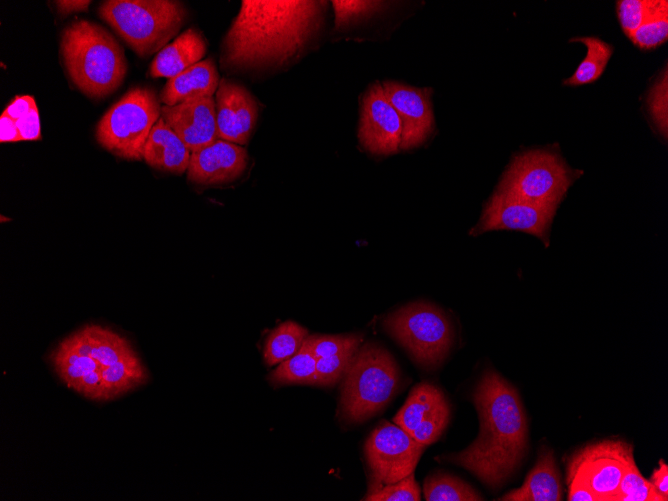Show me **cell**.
Listing matches in <instances>:
<instances>
[{"mask_svg": "<svg viewBox=\"0 0 668 501\" xmlns=\"http://www.w3.org/2000/svg\"><path fill=\"white\" fill-rule=\"evenodd\" d=\"M314 356H331L346 350L357 349L362 344L360 335H308L305 339Z\"/></svg>", "mask_w": 668, "mask_h": 501, "instance_id": "obj_31", "label": "cell"}, {"mask_svg": "<svg viewBox=\"0 0 668 501\" xmlns=\"http://www.w3.org/2000/svg\"><path fill=\"white\" fill-rule=\"evenodd\" d=\"M382 86L402 123L400 149L408 150L421 145L434 126L431 89L393 81L383 82Z\"/></svg>", "mask_w": 668, "mask_h": 501, "instance_id": "obj_16", "label": "cell"}, {"mask_svg": "<svg viewBox=\"0 0 668 501\" xmlns=\"http://www.w3.org/2000/svg\"><path fill=\"white\" fill-rule=\"evenodd\" d=\"M629 38L641 50H652L665 43L668 38L667 1H660L656 10Z\"/></svg>", "mask_w": 668, "mask_h": 501, "instance_id": "obj_27", "label": "cell"}, {"mask_svg": "<svg viewBox=\"0 0 668 501\" xmlns=\"http://www.w3.org/2000/svg\"><path fill=\"white\" fill-rule=\"evenodd\" d=\"M207 51V41L196 28H188L161 49L153 59L149 75L152 78H173L201 61Z\"/></svg>", "mask_w": 668, "mask_h": 501, "instance_id": "obj_20", "label": "cell"}, {"mask_svg": "<svg viewBox=\"0 0 668 501\" xmlns=\"http://www.w3.org/2000/svg\"><path fill=\"white\" fill-rule=\"evenodd\" d=\"M427 501H479L484 498L469 484L454 475L438 472L429 475L423 485Z\"/></svg>", "mask_w": 668, "mask_h": 501, "instance_id": "obj_26", "label": "cell"}, {"mask_svg": "<svg viewBox=\"0 0 668 501\" xmlns=\"http://www.w3.org/2000/svg\"><path fill=\"white\" fill-rule=\"evenodd\" d=\"M420 488L415 481L414 472L386 485L369 489L363 500L367 501H419Z\"/></svg>", "mask_w": 668, "mask_h": 501, "instance_id": "obj_29", "label": "cell"}, {"mask_svg": "<svg viewBox=\"0 0 668 501\" xmlns=\"http://www.w3.org/2000/svg\"><path fill=\"white\" fill-rule=\"evenodd\" d=\"M316 362L317 358L304 341L294 355L279 363L269 375V380L275 385L293 383L316 385Z\"/></svg>", "mask_w": 668, "mask_h": 501, "instance_id": "obj_25", "label": "cell"}, {"mask_svg": "<svg viewBox=\"0 0 668 501\" xmlns=\"http://www.w3.org/2000/svg\"><path fill=\"white\" fill-rule=\"evenodd\" d=\"M325 1L243 0L221 46V67L246 76L295 63L319 32Z\"/></svg>", "mask_w": 668, "mask_h": 501, "instance_id": "obj_1", "label": "cell"}, {"mask_svg": "<svg viewBox=\"0 0 668 501\" xmlns=\"http://www.w3.org/2000/svg\"><path fill=\"white\" fill-rule=\"evenodd\" d=\"M160 117L156 93L147 87L131 88L101 117L96 140L115 156L141 160L146 140Z\"/></svg>", "mask_w": 668, "mask_h": 501, "instance_id": "obj_7", "label": "cell"}, {"mask_svg": "<svg viewBox=\"0 0 668 501\" xmlns=\"http://www.w3.org/2000/svg\"><path fill=\"white\" fill-rule=\"evenodd\" d=\"M581 42L587 48L586 57L572 76L563 81L567 86H580L595 82L604 72L613 53V46L597 37H577L570 42Z\"/></svg>", "mask_w": 668, "mask_h": 501, "instance_id": "obj_23", "label": "cell"}, {"mask_svg": "<svg viewBox=\"0 0 668 501\" xmlns=\"http://www.w3.org/2000/svg\"><path fill=\"white\" fill-rule=\"evenodd\" d=\"M480 420L477 438L445 460L472 472L491 488L501 486L522 460L527 447V420L516 388L487 369L473 393Z\"/></svg>", "mask_w": 668, "mask_h": 501, "instance_id": "obj_2", "label": "cell"}, {"mask_svg": "<svg viewBox=\"0 0 668 501\" xmlns=\"http://www.w3.org/2000/svg\"><path fill=\"white\" fill-rule=\"evenodd\" d=\"M36 106L35 100L29 95L16 96L5 108L3 114L9 116L13 120L24 117L33 107Z\"/></svg>", "mask_w": 668, "mask_h": 501, "instance_id": "obj_36", "label": "cell"}, {"mask_svg": "<svg viewBox=\"0 0 668 501\" xmlns=\"http://www.w3.org/2000/svg\"><path fill=\"white\" fill-rule=\"evenodd\" d=\"M425 448L397 424L380 422L364 446L373 479L369 489L396 482L414 472Z\"/></svg>", "mask_w": 668, "mask_h": 501, "instance_id": "obj_11", "label": "cell"}, {"mask_svg": "<svg viewBox=\"0 0 668 501\" xmlns=\"http://www.w3.org/2000/svg\"><path fill=\"white\" fill-rule=\"evenodd\" d=\"M50 360L68 388L95 401L117 398L144 385L149 378L137 354L112 365L77 349L67 338L52 352Z\"/></svg>", "mask_w": 668, "mask_h": 501, "instance_id": "obj_5", "label": "cell"}, {"mask_svg": "<svg viewBox=\"0 0 668 501\" xmlns=\"http://www.w3.org/2000/svg\"><path fill=\"white\" fill-rule=\"evenodd\" d=\"M191 152L160 117L143 148V159L156 170L173 174L187 171Z\"/></svg>", "mask_w": 668, "mask_h": 501, "instance_id": "obj_21", "label": "cell"}, {"mask_svg": "<svg viewBox=\"0 0 668 501\" xmlns=\"http://www.w3.org/2000/svg\"><path fill=\"white\" fill-rule=\"evenodd\" d=\"M22 140H39L41 138L40 118L37 106L16 121Z\"/></svg>", "mask_w": 668, "mask_h": 501, "instance_id": "obj_35", "label": "cell"}, {"mask_svg": "<svg viewBox=\"0 0 668 501\" xmlns=\"http://www.w3.org/2000/svg\"><path fill=\"white\" fill-rule=\"evenodd\" d=\"M649 481L662 496L668 499V466L662 459Z\"/></svg>", "mask_w": 668, "mask_h": 501, "instance_id": "obj_37", "label": "cell"}, {"mask_svg": "<svg viewBox=\"0 0 668 501\" xmlns=\"http://www.w3.org/2000/svg\"><path fill=\"white\" fill-rule=\"evenodd\" d=\"M569 501H599V498L586 485L579 482H570Z\"/></svg>", "mask_w": 668, "mask_h": 501, "instance_id": "obj_39", "label": "cell"}, {"mask_svg": "<svg viewBox=\"0 0 668 501\" xmlns=\"http://www.w3.org/2000/svg\"><path fill=\"white\" fill-rule=\"evenodd\" d=\"M449 419L450 406L443 392L430 383L422 382L412 388L393 421L416 441L427 446L440 438Z\"/></svg>", "mask_w": 668, "mask_h": 501, "instance_id": "obj_14", "label": "cell"}, {"mask_svg": "<svg viewBox=\"0 0 668 501\" xmlns=\"http://www.w3.org/2000/svg\"><path fill=\"white\" fill-rule=\"evenodd\" d=\"M308 331L293 321H285L268 335L264 350V361L268 366L279 364L294 355L308 337Z\"/></svg>", "mask_w": 668, "mask_h": 501, "instance_id": "obj_24", "label": "cell"}, {"mask_svg": "<svg viewBox=\"0 0 668 501\" xmlns=\"http://www.w3.org/2000/svg\"><path fill=\"white\" fill-rule=\"evenodd\" d=\"M649 105L653 118L661 133L667 135V73L653 87L649 96Z\"/></svg>", "mask_w": 668, "mask_h": 501, "instance_id": "obj_34", "label": "cell"}, {"mask_svg": "<svg viewBox=\"0 0 668 501\" xmlns=\"http://www.w3.org/2000/svg\"><path fill=\"white\" fill-rule=\"evenodd\" d=\"M556 209L555 206L536 204L497 190L485 204L481 219L471 234L517 230L535 235L547 245Z\"/></svg>", "mask_w": 668, "mask_h": 501, "instance_id": "obj_12", "label": "cell"}, {"mask_svg": "<svg viewBox=\"0 0 668 501\" xmlns=\"http://www.w3.org/2000/svg\"><path fill=\"white\" fill-rule=\"evenodd\" d=\"M660 1L622 0L616 5L621 28L628 37L656 10Z\"/></svg>", "mask_w": 668, "mask_h": 501, "instance_id": "obj_30", "label": "cell"}, {"mask_svg": "<svg viewBox=\"0 0 668 501\" xmlns=\"http://www.w3.org/2000/svg\"><path fill=\"white\" fill-rule=\"evenodd\" d=\"M383 325L413 360L426 368L440 364L453 342L450 320L440 308L427 302H413L397 309L384 319Z\"/></svg>", "mask_w": 668, "mask_h": 501, "instance_id": "obj_8", "label": "cell"}, {"mask_svg": "<svg viewBox=\"0 0 668 501\" xmlns=\"http://www.w3.org/2000/svg\"><path fill=\"white\" fill-rule=\"evenodd\" d=\"M0 130H1L0 134L1 143L16 142L22 140L19 130L16 126V121L3 113L0 117Z\"/></svg>", "mask_w": 668, "mask_h": 501, "instance_id": "obj_38", "label": "cell"}, {"mask_svg": "<svg viewBox=\"0 0 668 501\" xmlns=\"http://www.w3.org/2000/svg\"><path fill=\"white\" fill-rule=\"evenodd\" d=\"M399 381V367L384 347L361 344L342 377L339 418L348 424L368 420L389 403Z\"/></svg>", "mask_w": 668, "mask_h": 501, "instance_id": "obj_4", "label": "cell"}, {"mask_svg": "<svg viewBox=\"0 0 668 501\" xmlns=\"http://www.w3.org/2000/svg\"><path fill=\"white\" fill-rule=\"evenodd\" d=\"M634 462L633 447L622 440H603L586 445L568 463L567 480L590 488L599 501H612L628 466Z\"/></svg>", "mask_w": 668, "mask_h": 501, "instance_id": "obj_10", "label": "cell"}, {"mask_svg": "<svg viewBox=\"0 0 668 501\" xmlns=\"http://www.w3.org/2000/svg\"><path fill=\"white\" fill-rule=\"evenodd\" d=\"M655 487L646 480L635 462H632L620 481L617 492L612 501H667Z\"/></svg>", "mask_w": 668, "mask_h": 501, "instance_id": "obj_28", "label": "cell"}, {"mask_svg": "<svg viewBox=\"0 0 668 501\" xmlns=\"http://www.w3.org/2000/svg\"><path fill=\"white\" fill-rule=\"evenodd\" d=\"M402 123L388 100L382 83H372L361 100L358 139L375 155H390L400 149Z\"/></svg>", "mask_w": 668, "mask_h": 501, "instance_id": "obj_13", "label": "cell"}, {"mask_svg": "<svg viewBox=\"0 0 668 501\" xmlns=\"http://www.w3.org/2000/svg\"><path fill=\"white\" fill-rule=\"evenodd\" d=\"M219 82L216 64L212 58H207L170 78L159 99L164 105L174 106L186 101L211 98Z\"/></svg>", "mask_w": 668, "mask_h": 501, "instance_id": "obj_19", "label": "cell"}, {"mask_svg": "<svg viewBox=\"0 0 668 501\" xmlns=\"http://www.w3.org/2000/svg\"><path fill=\"white\" fill-rule=\"evenodd\" d=\"M357 349L318 358L316 362V385L331 387L339 382Z\"/></svg>", "mask_w": 668, "mask_h": 501, "instance_id": "obj_32", "label": "cell"}, {"mask_svg": "<svg viewBox=\"0 0 668 501\" xmlns=\"http://www.w3.org/2000/svg\"><path fill=\"white\" fill-rule=\"evenodd\" d=\"M98 13L140 57L163 49L187 18L184 4L173 0H108Z\"/></svg>", "mask_w": 668, "mask_h": 501, "instance_id": "obj_6", "label": "cell"}, {"mask_svg": "<svg viewBox=\"0 0 668 501\" xmlns=\"http://www.w3.org/2000/svg\"><path fill=\"white\" fill-rule=\"evenodd\" d=\"M381 2L376 1H333L335 10V27L337 30H344L359 23L371 14Z\"/></svg>", "mask_w": 668, "mask_h": 501, "instance_id": "obj_33", "label": "cell"}, {"mask_svg": "<svg viewBox=\"0 0 668 501\" xmlns=\"http://www.w3.org/2000/svg\"><path fill=\"white\" fill-rule=\"evenodd\" d=\"M161 118L190 152L202 149L218 137L215 100L203 98L174 106H161Z\"/></svg>", "mask_w": 668, "mask_h": 501, "instance_id": "obj_18", "label": "cell"}, {"mask_svg": "<svg viewBox=\"0 0 668 501\" xmlns=\"http://www.w3.org/2000/svg\"><path fill=\"white\" fill-rule=\"evenodd\" d=\"M247 165L248 153L244 147L218 139L191 152L187 179L206 186L230 183L243 175Z\"/></svg>", "mask_w": 668, "mask_h": 501, "instance_id": "obj_17", "label": "cell"}, {"mask_svg": "<svg viewBox=\"0 0 668 501\" xmlns=\"http://www.w3.org/2000/svg\"><path fill=\"white\" fill-rule=\"evenodd\" d=\"M219 139L238 145L250 140L259 115L256 98L243 85L223 78L215 93Z\"/></svg>", "mask_w": 668, "mask_h": 501, "instance_id": "obj_15", "label": "cell"}, {"mask_svg": "<svg viewBox=\"0 0 668 501\" xmlns=\"http://www.w3.org/2000/svg\"><path fill=\"white\" fill-rule=\"evenodd\" d=\"M60 53L74 85L90 98L113 93L127 73L122 46L103 27L88 20H76L61 34Z\"/></svg>", "mask_w": 668, "mask_h": 501, "instance_id": "obj_3", "label": "cell"}, {"mask_svg": "<svg viewBox=\"0 0 668 501\" xmlns=\"http://www.w3.org/2000/svg\"><path fill=\"white\" fill-rule=\"evenodd\" d=\"M562 498L560 473L553 451L543 448L537 462L528 473L523 485L499 500L503 501H559Z\"/></svg>", "mask_w": 668, "mask_h": 501, "instance_id": "obj_22", "label": "cell"}, {"mask_svg": "<svg viewBox=\"0 0 668 501\" xmlns=\"http://www.w3.org/2000/svg\"><path fill=\"white\" fill-rule=\"evenodd\" d=\"M91 1L89 0H57L54 1L58 12L61 15H69L77 12H83L88 9Z\"/></svg>", "mask_w": 668, "mask_h": 501, "instance_id": "obj_40", "label": "cell"}, {"mask_svg": "<svg viewBox=\"0 0 668 501\" xmlns=\"http://www.w3.org/2000/svg\"><path fill=\"white\" fill-rule=\"evenodd\" d=\"M574 180L575 172L557 154L530 150L514 157L497 190L558 207Z\"/></svg>", "mask_w": 668, "mask_h": 501, "instance_id": "obj_9", "label": "cell"}]
</instances>
